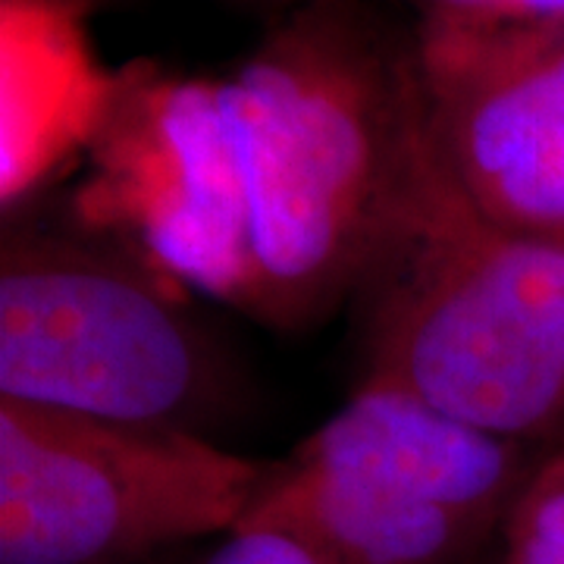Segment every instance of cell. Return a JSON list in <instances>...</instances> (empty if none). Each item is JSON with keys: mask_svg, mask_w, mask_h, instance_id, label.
<instances>
[{"mask_svg": "<svg viewBox=\"0 0 564 564\" xmlns=\"http://www.w3.org/2000/svg\"><path fill=\"white\" fill-rule=\"evenodd\" d=\"M63 214L254 321L258 280L242 166L220 76L122 66Z\"/></svg>", "mask_w": 564, "mask_h": 564, "instance_id": "8992f818", "label": "cell"}, {"mask_svg": "<svg viewBox=\"0 0 564 564\" xmlns=\"http://www.w3.org/2000/svg\"><path fill=\"white\" fill-rule=\"evenodd\" d=\"M540 448L380 383L267 462L242 524L299 536L329 564H467L502 533Z\"/></svg>", "mask_w": 564, "mask_h": 564, "instance_id": "277c9868", "label": "cell"}, {"mask_svg": "<svg viewBox=\"0 0 564 564\" xmlns=\"http://www.w3.org/2000/svg\"><path fill=\"white\" fill-rule=\"evenodd\" d=\"M192 295L63 207H22L0 242V399L210 436L236 370Z\"/></svg>", "mask_w": 564, "mask_h": 564, "instance_id": "3957f363", "label": "cell"}, {"mask_svg": "<svg viewBox=\"0 0 564 564\" xmlns=\"http://www.w3.org/2000/svg\"><path fill=\"white\" fill-rule=\"evenodd\" d=\"M220 85L251 220L254 321L302 333L355 299L395 214L421 126L414 61L314 7Z\"/></svg>", "mask_w": 564, "mask_h": 564, "instance_id": "6da1fadb", "label": "cell"}, {"mask_svg": "<svg viewBox=\"0 0 564 564\" xmlns=\"http://www.w3.org/2000/svg\"><path fill=\"white\" fill-rule=\"evenodd\" d=\"M195 564H329L299 536L276 527L239 524Z\"/></svg>", "mask_w": 564, "mask_h": 564, "instance_id": "8fae6325", "label": "cell"}, {"mask_svg": "<svg viewBox=\"0 0 564 564\" xmlns=\"http://www.w3.org/2000/svg\"><path fill=\"white\" fill-rule=\"evenodd\" d=\"M120 82L95 54L88 0H0L3 217L85 154Z\"/></svg>", "mask_w": 564, "mask_h": 564, "instance_id": "ba28073f", "label": "cell"}, {"mask_svg": "<svg viewBox=\"0 0 564 564\" xmlns=\"http://www.w3.org/2000/svg\"><path fill=\"white\" fill-rule=\"evenodd\" d=\"M558 440H564V430H562V436H558Z\"/></svg>", "mask_w": 564, "mask_h": 564, "instance_id": "7c38bea8", "label": "cell"}, {"mask_svg": "<svg viewBox=\"0 0 564 564\" xmlns=\"http://www.w3.org/2000/svg\"><path fill=\"white\" fill-rule=\"evenodd\" d=\"M351 302L364 380L543 448L564 430V242L486 217L417 126L395 214Z\"/></svg>", "mask_w": 564, "mask_h": 564, "instance_id": "7a4b0ae2", "label": "cell"}, {"mask_svg": "<svg viewBox=\"0 0 564 564\" xmlns=\"http://www.w3.org/2000/svg\"><path fill=\"white\" fill-rule=\"evenodd\" d=\"M499 536L502 564H564V440L540 448Z\"/></svg>", "mask_w": 564, "mask_h": 564, "instance_id": "9c48e42d", "label": "cell"}, {"mask_svg": "<svg viewBox=\"0 0 564 564\" xmlns=\"http://www.w3.org/2000/svg\"><path fill=\"white\" fill-rule=\"evenodd\" d=\"M267 462L210 436L0 399V564H117L226 536Z\"/></svg>", "mask_w": 564, "mask_h": 564, "instance_id": "5b68a950", "label": "cell"}, {"mask_svg": "<svg viewBox=\"0 0 564 564\" xmlns=\"http://www.w3.org/2000/svg\"><path fill=\"white\" fill-rule=\"evenodd\" d=\"M411 61L445 176L486 217L564 242V22H421Z\"/></svg>", "mask_w": 564, "mask_h": 564, "instance_id": "52a82bcc", "label": "cell"}, {"mask_svg": "<svg viewBox=\"0 0 564 564\" xmlns=\"http://www.w3.org/2000/svg\"><path fill=\"white\" fill-rule=\"evenodd\" d=\"M421 22H443L464 29H514L564 22V0H411Z\"/></svg>", "mask_w": 564, "mask_h": 564, "instance_id": "30bf717a", "label": "cell"}]
</instances>
